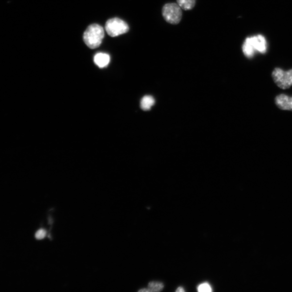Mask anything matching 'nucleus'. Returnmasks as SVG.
I'll return each instance as SVG.
<instances>
[{
	"label": "nucleus",
	"instance_id": "obj_5",
	"mask_svg": "<svg viewBox=\"0 0 292 292\" xmlns=\"http://www.w3.org/2000/svg\"><path fill=\"white\" fill-rule=\"evenodd\" d=\"M275 104L282 110L292 111V96L284 94L278 95L275 98Z\"/></svg>",
	"mask_w": 292,
	"mask_h": 292
},
{
	"label": "nucleus",
	"instance_id": "obj_3",
	"mask_svg": "<svg viewBox=\"0 0 292 292\" xmlns=\"http://www.w3.org/2000/svg\"><path fill=\"white\" fill-rule=\"evenodd\" d=\"M272 76L278 87L281 89H288L292 86V69L284 71L276 68L272 72Z\"/></svg>",
	"mask_w": 292,
	"mask_h": 292
},
{
	"label": "nucleus",
	"instance_id": "obj_1",
	"mask_svg": "<svg viewBox=\"0 0 292 292\" xmlns=\"http://www.w3.org/2000/svg\"><path fill=\"white\" fill-rule=\"evenodd\" d=\"M104 36L102 26L98 24H92L84 32V40L89 48L96 49L102 44Z\"/></svg>",
	"mask_w": 292,
	"mask_h": 292
},
{
	"label": "nucleus",
	"instance_id": "obj_8",
	"mask_svg": "<svg viewBox=\"0 0 292 292\" xmlns=\"http://www.w3.org/2000/svg\"><path fill=\"white\" fill-rule=\"evenodd\" d=\"M242 50L246 56L248 58L254 56L256 50L251 42L250 38L246 39L242 46Z\"/></svg>",
	"mask_w": 292,
	"mask_h": 292
},
{
	"label": "nucleus",
	"instance_id": "obj_12",
	"mask_svg": "<svg viewBox=\"0 0 292 292\" xmlns=\"http://www.w3.org/2000/svg\"><path fill=\"white\" fill-rule=\"evenodd\" d=\"M198 290L200 292H210L212 289L209 283L204 282L199 285Z\"/></svg>",
	"mask_w": 292,
	"mask_h": 292
},
{
	"label": "nucleus",
	"instance_id": "obj_11",
	"mask_svg": "<svg viewBox=\"0 0 292 292\" xmlns=\"http://www.w3.org/2000/svg\"><path fill=\"white\" fill-rule=\"evenodd\" d=\"M177 4L182 9L188 10L194 8L196 0H177Z\"/></svg>",
	"mask_w": 292,
	"mask_h": 292
},
{
	"label": "nucleus",
	"instance_id": "obj_6",
	"mask_svg": "<svg viewBox=\"0 0 292 292\" xmlns=\"http://www.w3.org/2000/svg\"><path fill=\"white\" fill-rule=\"evenodd\" d=\"M250 41L256 50L261 53H265L267 50L266 39L262 35L250 38Z\"/></svg>",
	"mask_w": 292,
	"mask_h": 292
},
{
	"label": "nucleus",
	"instance_id": "obj_14",
	"mask_svg": "<svg viewBox=\"0 0 292 292\" xmlns=\"http://www.w3.org/2000/svg\"><path fill=\"white\" fill-rule=\"evenodd\" d=\"M184 291H185L184 290L182 287L178 288L176 290V292H184Z\"/></svg>",
	"mask_w": 292,
	"mask_h": 292
},
{
	"label": "nucleus",
	"instance_id": "obj_4",
	"mask_svg": "<svg viewBox=\"0 0 292 292\" xmlns=\"http://www.w3.org/2000/svg\"><path fill=\"white\" fill-rule=\"evenodd\" d=\"M105 29L110 36L116 37L128 32L129 26L127 23L122 20L118 18H112L106 22Z\"/></svg>",
	"mask_w": 292,
	"mask_h": 292
},
{
	"label": "nucleus",
	"instance_id": "obj_10",
	"mask_svg": "<svg viewBox=\"0 0 292 292\" xmlns=\"http://www.w3.org/2000/svg\"><path fill=\"white\" fill-rule=\"evenodd\" d=\"M155 100L154 98L147 96H144L141 101V108L144 110H150L154 105Z\"/></svg>",
	"mask_w": 292,
	"mask_h": 292
},
{
	"label": "nucleus",
	"instance_id": "obj_13",
	"mask_svg": "<svg viewBox=\"0 0 292 292\" xmlns=\"http://www.w3.org/2000/svg\"><path fill=\"white\" fill-rule=\"evenodd\" d=\"M46 234H47V232L44 229H40L36 232V238L38 240H42L46 237Z\"/></svg>",
	"mask_w": 292,
	"mask_h": 292
},
{
	"label": "nucleus",
	"instance_id": "obj_2",
	"mask_svg": "<svg viewBox=\"0 0 292 292\" xmlns=\"http://www.w3.org/2000/svg\"><path fill=\"white\" fill-rule=\"evenodd\" d=\"M182 10L178 4L170 3L165 4L162 8V16L168 22L177 24L182 18Z\"/></svg>",
	"mask_w": 292,
	"mask_h": 292
},
{
	"label": "nucleus",
	"instance_id": "obj_7",
	"mask_svg": "<svg viewBox=\"0 0 292 292\" xmlns=\"http://www.w3.org/2000/svg\"><path fill=\"white\" fill-rule=\"evenodd\" d=\"M94 61L98 68H104L110 63V56L106 53H98L94 56Z\"/></svg>",
	"mask_w": 292,
	"mask_h": 292
},
{
	"label": "nucleus",
	"instance_id": "obj_9",
	"mask_svg": "<svg viewBox=\"0 0 292 292\" xmlns=\"http://www.w3.org/2000/svg\"><path fill=\"white\" fill-rule=\"evenodd\" d=\"M164 287V284L162 282H152L149 283L148 288L142 289L139 290V292H159L162 290Z\"/></svg>",
	"mask_w": 292,
	"mask_h": 292
}]
</instances>
